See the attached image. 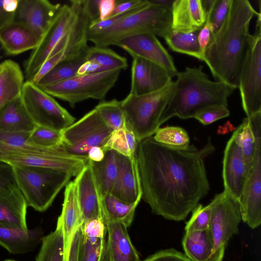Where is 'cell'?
Returning <instances> with one entry per match:
<instances>
[{"label":"cell","mask_w":261,"mask_h":261,"mask_svg":"<svg viewBox=\"0 0 261 261\" xmlns=\"http://www.w3.org/2000/svg\"><path fill=\"white\" fill-rule=\"evenodd\" d=\"M106 151L103 148L95 146L90 149L88 153V159L93 162L101 161L105 157Z\"/></svg>","instance_id":"54"},{"label":"cell","mask_w":261,"mask_h":261,"mask_svg":"<svg viewBox=\"0 0 261 261\" xmlns=\"http://www.w3.org/2000/svg\"><path fill=\"white\" fill-rule=\"evenodd\" d=\"M71 154L59 145L44 147L28 144L6 153L0 159L12 167H37L65 172L76 176L88 161Z\"/></svg>","instance_id":"8"},{"label":"cell","mask_w":261,"mask_h":261,"mask_svg":"<svg viewBox=\"0 0 261 261\" xmlns=\"http://www.w3.org/2000/svg\"><path fill=\"white\" fill-rule=\"evenodd\" d=\"M15 182L28 206L43 212L52 204L61 190L69 182V174L37 167H12Z\"/></svg>","instance_id":"6"},{"label":"cell","mask_w":261,"mask_h":261,"mask_svg":"<svg viewBox=\"0 0 261 261\" xmlns=\"http://www.w3.org/2000/svg\"><path fill=\"white\" fill-rule=\"evenodd\" d=\"M0 67H1V63H0Z\"/></svg>","instance_id":"57"},{"label":"cell","mask_w":261,"mask_h":261,"mask_svg":"<svg viewBox=\"0 0 261 261\" xmlns=\"http://www.w3.org/2000/svg\"><path fill=\"white\" fill-rule=\"evenodd\" d=\"M214 150L210 140L201 149L168 146L153 136L139 143L142 198L154 214L175 221L187 218L210 190L204 160Z\"/></svg>","instance_id":"1"},{"label":"cell","mask_w":261,"mask_h":261,"mask_svg":"<svg viewBox=\"0 0 261 261\" xmlns=\"http://www.w3.org/2000/svg\"><path fill=\"white\" fill-rule=\"evenodd\" d=\"M171 28L181 33H195L204 25L206 14L202 0H174Z\"/></svg>","instance_id":"22"},{"label":"cell","mask_w":261,"mask_h":261,"mask_svg":"<svg viewBox=\"0 0 261 261\" xmlns=\"http://www.w3.org/2000/svg\"><path fill=\"white\" fill-rule=\"evenodd\" d=\"M4 261H16L15 260H12V259H7V260H5Z\"/></svg>","instance_id":"56"},{"label":"cell","mask_w":261,"mask_h":261,"mask_svg":"<svg viewBox=\"0 0 261 261\" xmlns=\"http://www.w3.org/2000/svg\"><path fill=\"white\" fill-rule=\"evenodd\" d=\"M108 70L96 62L86 61L79 68L76 75L94 73Z\"/></svg>","instance_id":"53"},{"label":"cell","mask_w":261,"mask_h":261,"mask_svg":"<svg viewBox=\"0 0 261 261\" xmlns=\"http://www.w3.org/2000/svg\"><path fill=\"white\" fill-rule=\"evenodd\" d=\"M149 4L163 8L171 12L173 0H147Z\"/></svg>","instance_id":"55"},{"label":"cell","mask_w":261,"mask_h":261,"mask_svg":"<svg viewBox=\"0 0 261 261\" xmlns=\"http://www.w3.org/2000/svg\"><path fill=\"white\" fill-rule=\"evenodd\" d=\"M230 3V0H212L211 5L204 8L206 14V21L212 25L214 33L220 28L225 19Z\"/></svg>","instance_id":"43"},{"label":"cell","mask_w":261,"mask_h":261,"mask_svg":"<svg viewBox=\"0 0 261 261\" xmlns=\"http://www.w3.org/2000/svg\"><path fill=\"white\" fill-rule=\"evenodd\" d=\"M258 13L248 0H230L226 18L211 35L204 54L203 61L216 81L238 88L250 23Z\"/></svg>","instance_id":"2"},{"label":"cell","mask_w":261,"mask_h":261,"mask_svg":"<svg viewBox=\"0 0 261 261\" xmlns=\"http://www.w3.org/2000/svg\"><path fill=\"white\" fill-rule=\"evenodd\" d=\"M74 181L83 223L91 218H102L103 195L90 160L75 176Z\"/></svg>","instance_id":"17"},{"label":"cell","mask_w":261,"mask_h":261,"mask_svg":"<svg viewBox=\"0 0 261 261\" xmlns=\"http://www.w3.org/2000/svg\"><path fill=\"white\" fill-rule=\"evenodd\" d=\"M62 131L36 125L30 133L28 143L34 146L52 147L61 145Z\"/></svg>","instance_id":"40"},{"label":"cell","mask_w":261,"mask_h":261,"mask_svg":"<svg viewBox=\"0 0 261 261\" xmlns=\"http://www.w3.org/2000/svg\"><path fill=\"white\" fill-rule=\"evenodd\" d=\"M121 71V69H114L76 75L41 89L53 97L64 100L74 107L77 103L89 99L103 100L116 83Z\"/></svg>","instance_id":"7"},{"label":"cell","mask_w":261,"mask_h":261,"mask_svg":"<svg viewBox=\"0 0 261 261\" xmlns=\"http://www.w3.org/2000/svg\"><path fill=\"white\" fill-rule=\"evenodd\" d=\"M199 31L198 34V41L204 57V54L211 36L214 33V29L212 25L206 21L204 25Z\"/></svg>","instance_id":"52"},{"label":"cell","mask_w":261,"mask_h":261,"mask_svg":"<svg viewBox=\"0 0 261 261\" xmlns=\"http://www.w3.org/2000/svg\"><path fill=\"white\" fill-rule=\"evenodd\" d=\"M211 211L210 203L204 206L199 203L192 211V216L186 223L185 231L208 229L211 218Z\"/></svg>","instance_id":"42"},{"label":"cell","mask_w":261,"mask_h":261,"mask_svg":"<svg viewBox=\"0 0 261 261\" xmlns=\"http://www.w3.org/2000/svg\"><path fill=\"white\" fill-rule=\"evenodd\" d=\"M40 39L24 25L14 21L0 30V44L6 54L17 55L34 49Z\"/></svg>","instance_id":"25"},{"label":"cell","mask_w":261,"mask_h":261,"mask_svg":"<svg viewBox=\"0 0 261 261\" xmlns=\"http://www.w3.org/2000/svg\"><path fill=\"white\" fill-rule=\"evenodd\" d=\"M80 0L70 1L61 6L38 45L33 50L24 64L25 81H30L42 64L75 22L79 14Z\"/></svg>","instance_id":"13"},{"label":"cell","mask_w":261,"mask_h":261,"mask_svg":"<svg viewBox=\"0 0 261 261\" xmlns=\"http://www.w3.org/2000/svg\"><path fill=\"white\" fill-rule=\"evenodd\" d=\"M86 50L75 58L65 60L58 63L36 85L42 88L76 76L80 67L86 61Z\"/></svg>","instance_id":"32"},{"label":"cell","mask_w":261,"mask_h":261,"mask_svg":"<svg viewBox=\"0 0 261 261\" xmlns=\"http://www.w3.org/2000/svg\"><path fill=\"white\" fill-rule=\"evenodd\" d=\"M15 184L12 167L0 161V190Z\"/></svg>","instance_id":"49"},{"label":"cell","mask_w":261,"mask_h":261,"mask_svg":"<svg viewBox=\"0 0 261 261\" xmlns=\"http://www.w3.org/2000/svg\"><path fill=\"white\" fill-rule=\"evenodd\" d=\"M132 57L148 60L166 70L172 78L178 72L173 59L157 38L151 34H138L126 37L116 44Z\"/></svg>","instance_id":"15"},{"label":"cell","mask_w":261,"mask_h":261,"mask_svg":"<svg viewBox=\"0 0 261 261\" xmlns=\"http://www.w3.org/2000/svg\"><path fill=\"white\" fill-rule=\"evenodd\" d=\"M118 155L115 151L108 149L101 161H90L103 196L111 194L115 184L118 172Z\"/></svg>","instance_id":"30"},{"label":"cell","mask_w":261,"mask_h":261,"mask_svg":"<svg viewBox=\"0 0 261 261\" xmlns=\"http://www.w3.org/2000/svg\"><path fill=\"white\" fill-rule=\"evenodd\" d=\"M174 82L170 81L162 89L149 94H128L120 101L125 123L140 142L155 134L160 120L172 94Z\"/></svg>","instance_id":"5"},{"label":"cell","mask_w":261,"mask_h":261,"mask_svg":"<svg viewBox=\"0 0 261 261\" xmlns=\"http://www.w3.org/2000/svg\"><path fill=\"white\" fill-rule=\"evenodd\" d=\"M83 223L76 187L73 180L65 187L62 212L57 224L61 227L62 231L66 260L73 236Z\"/></svg>","instance_id":"24"},{"label":"cell","mask_w":261,"mask_h":261,"mask_svg":"<svg viewBox=\"0 0 261 261\" xmlns=\"http://www.w3.org/2000/svg\"><path fill=\"white\" fill-rule=\"evenodd\" d=\"M61 6L47 0H19L14 21L24 25L41 39Z\"/></svg>","instance_id":"19"},{"label":"cell","mask_w":261,"mask_h":261,"mask_svg":"<svg viewBox=\"0 0 261 261\" xmlns=\"http://www.w3.org/2000/svg\"><path fill=\"white\" fill-rule=\"evenodd\" d=\"M82 235L90 240H97L105 238L107 229L102 217H96L85 221L81 225Z\"/></svg>","instance_id":"44"},{"label":"cell","mask_w":261,"mask_h":261,"mask_svg":"<svg viewBox=\"0 0 261 261\" xmlns=\"http://www.w3.org/2000/svg\"><path fill=\"white\" fill-rule=\"evenodd\" d=\"M105 223L107 238L101 261H141L131 242L127 227L118 222Z\"/></svg>","instance_id":"21"},{"label":"cell","mask_w":261,"mask_h":261,"mask_svg":"<svg viewBox=\"0 0 261 261\" xmlns=\"http://www.w3.org/2000/svg\"><path fill=\"white\" fill-rule=\"evenodd\" d=\"M36 261H66L64 240L60 226L57 225L54 231L43 237Z\"/></svg>","instance_id":"34"},{"label":"cell","mask_w":261,"mask_h":261,"mask_svg":"<svg viewBox=\"0 0 261 261\" xmlns=\"http://www.w3.org/2000/svg\"><path fill=\"white\" fill-rule=\"evenodd\" d=\"M224 191L240 202L247 177L241 146L235 132L228 141L222 162Z\"/></svg>","instance_id":"16"},{"label":"cell","mask_w":261,"mask_h":261,"mask_svg":"<svg viewBox=\"0 0 261 261\" xmlns=\"http://www.w3.org/2000/svg\"><path fill=\"white\" fill-rule=\"evenodd\" d=\"M111 194L124 202L139 204L142 190L136 154L128 157L119 154L117 177Z\"/></svg>","instance_id":"20"},{"label":"cell","mask_w":261,"mask_h":261,"mask_svg":"<svg viewBox=\"0 0 261 261\" xmlns=\"http://www.w3.org/2000/svg\"><path fill=\"white\" fill-rule=\"evenodd\" d=\"M19 0H0V30L14 22Z\"/></svg>","instance_id":"46"},{"label":"cell","mask_w":261,"mask_h":261,"mask_svg":"<svg viewBox=\"0 0 261 261\" xmlns=\"http://www.w3.org/2000/svg\"><path fill=\"white\" fill-rule=\"evenodd\" d=\"M27 203L16 184L0 190V225L27 229Z\"/></svg>","instance_id":"23"},{"label":"cell","mask_w":261,"mask_h":261,"mask_svg":"<svg viewBox=\"0 0 261 261\" xmlns=\"http://www.w3.org/2000/svg\"><path fill=\"white\" fill-rule=\"evenodd\" d=\"M176 76L172 94L160 118V125L173 117L194 118L211 106L227 107L228 98L236 89L225 83L211 80L202 65L187 67Z\"/></svg>","instance_id":"3"},{"label":"cell","mask_w":261,"mask_h":261,"mask_svg":"<svg viewBox=\"0 0 261 261\" xmlns=\"http://www.w3.org/2000/svg\"><path fill=\"white\" fill-rule=\"evenodd\" d=\"M106 237L93 241L82 235L79 246V261H101Z\"/></svg>","instance_id":"41"},{"label":"cell","mask_w":261,"mask_h":261,"mask_svg":"<svg viewBox=\"0 0 261 261\" xmlns=\"http://www.w3.org/2000/svg\"><path fill=\"white\" fill-rule=\"evenodd\" d=\"M242 106L247 117L261 112V14L257 15L241 65L239 86Z\"/></svg>","instance_id":"9"},{"label":"cell","mask_w":261,"mask_h":261,"mask_svg":"<svg viewBox=\"0 0 261 261\" xmlns=\"http://www.w3.org/2000/svg\"><path fill=\"white\" fill-rule=\"evenodd\" d=\"M36 126L27 113L20 97L7 103L0 110V130L30 133Z\"/></svg>","instance_id":"28"},{"label":"cell","mask_w":261,"mask_h":261,"mask_svg":"<svg viewBox=\"0 0 261 261\" xmlns=\"http://www.w3.org/2000/svg\"><path fill=\"white\" fill-rule=\"evenodd\" d=\"M113 131L94 108L62 131L61 145L71 154L88 159L92 147L104 148Z\"/></svg>","instance_id":"10"},{"label":"cell","mask_w":261,"mask_h":261,"mask_svg":"<svg viewBox=\"0 0 261 261\" xmlns=\"http://www.w3.org/2000/svg\"><path fill=\"white\" fill-rule=\"evenodd\" d=\"M148 5L149 3L147 0H117L116 5L110 17L142 8Z\"/></svg>","instance_id":"48"},{"label":"cell","mask_w":261,"mask_h":261,"mask_svg":"<svg viewBox=\"0 0 261 261\" xmlns=\"http://www.w3.org/2000/svg\"><path fill=\"white\" fill-rule=\"evenodd\" d=\"M142 261H191L185 254L174 248L160 250Z\"/></svg>","instance_id":"47"},{"label":"cell","mask_w":261,"mask_h":261,"mask_svg":"<svg viewBox=\"0 0 261 261\" xmlns=\"http://www.w3.org/2000/svg\"><path fill=\"white\" fill-rule=\"evenodd\" d=\"M185 255L191 261H215L208 229L186 232L182 240Z\"/></svg>","instance_id":"29"},{"label":"cell","mask_w":261,"mask_h":261,"mask_svg":"<svg viewBox=\"0 0 261 261\" xmlns=\"http://www.w3.org/2000/svg\"><path fill=\"white\" fill-rule=\"evenodd\" d=\"M24 76L18 63L6 60L0 67V110L21 96Z\"/></svg>","instance_id":"27"},{"label":"cell","mask_w":261,"mask_h":261,"mask_svg":"<svg viewBox=\"0 0 261 261\" xmlns=\"http://www.w3.org/2000/svg\"><path fill=\"white\" fill-rule=\"evenodd\" d=\"M40 227L22 229L0 225V245L13 254H23L33 251L43 238Z\"/></svg>","instance_id":"26"},{"label":"cell","mask_w":261,"mask_h":261,"mask_svg":"<svg viewBox=\"0 0 261 261\" xmlns=\"http://www.w3.org/2000/svg\"><path fill=\"white\" fill-rule=\"evenodd\" d=\"M229 114L227 107L213 106L201 110L194 118L204 125H208L218 120L228 117Z\"/></svg>","instance_id":"45"},{"label":"cell","mask_w":261,"mask_h":261,"mask_svg":"<svg viewBox=\"0 0 261 261\" xmlns=\"http://www.w3.org/2000/svg\"><path fill=\"white\" fill-rule=\"evenodd\" d=\"M164 38L173 51L203 61V56L198 41V34L196 32L184 33L172 30Z\"/></svg>","instance_id":"33"},{"label":"cell","mask_w":261,"mask_h":261,"mask_svg":"<svg viewBox=\"0 0 261 261\" xmlns=\"http://www.w3.org/2000/svg\"><path fill=\"white\" fill-rule=\"evenodd\" d=\"M81 237L82 230L81 226L73 236L66 261H79V246Z\"/></svg>","instance_id":"50"},{"label":"cell","mask_w":261,"mask_h":261,"mask_svg":"<svg viewBox=\"0 0 261 261\" xmlns=\"http://www.w3.org/2000/svg\"><path fill=\"white\" fill-rule=\"evenodd\" d=\"M129 94L142 95L155 92L172 80L163 68L146 59L133 56Z\"/></svg>","instance_id":"18"},{"label":"cell","mask_w":261,"mask_h":261,"mask_svg":"<svg viewBox=\"0 0 261 261\" xmlns=\"http://www.w3.org/2000/svg\"><path fill=\"white\" fill-rule=\"evenodd\" d=\"M211 218L208 228L213 242L215 261H222L230 239L239 232L242 220L239 202L225 191L211 202Z\"/></svg>","instance_id":"12"},{"label":"cell","mask_w":261,"mask_h":261,"mask_svg":"<svg viewBox=\"0 0 261 261\" xmlns=\"http://www.w3.org/2000/svg\"><path fill=\"white\" fill-rule=\"evenodd\" d=\"M153 138L158 142L173 147H184L190 143L187 132L179 126L159 128Z\"/></svg>","instance_id":"39"},{"label":"cell","mask_w":261,"mask_h":261,"mask_svg":"<svg viewBox=\"0 0 261 261\" xmlns=\"http://www.w3.org/2000/svg\"><path fill=\"white\" fill-rule=\"evenodd\" d=\"M138 204L124 202L111 194L105 195L102 206L104 222H118L129 227L133 222Z\"/></svg>","instance_id":"31"},{"label":"cell","mask_w":261,"mask_h":261,"mask_svg":"<svg viewBox=\"0 0 261 261\" xmlns=\"http://www.w3.org/2000/svg\"><path fill=\"white\" fill-rule=\"evenodd\" d=\"M116 3L117 0H98V19L105 20L109 18L111 16Z\"/></svg>","instance_id":"51"},{"label":"cell","mask_w":261,"mask_h":261,"mask_svg":"<svg viewBox=\"0 0 261 261\" xmlns=\"http://www.w3.org/2000/svg\"><path fill=\"white\" fill-rule=\"evenodd\" d=\"M234 132L241 146L245 160L247 182L252 167L255 145V137L249 118L247 117L245 118Z\"/></svg>","instance_id":"37"},{"label":"cell","mask_w":261,"mask_h":261,"mask_svg":"<svg viewBox=\"0 0 261 261\" xmlns=\"http://www.w3.org/2000/svg\"><path fill=\"white\" fill-rule=\"evenodd\" d=\"M86 61L97 63L107 70L126 69L127 59L108 47L88 46L86 50Z\"/></svg>","instance_id":"36"},{"label":"cell","mask_w":261,"mask_h":261,"mask_svg":"<svg viewBox=\"0 0 261 261\" xmlns=\"http://www.w3.org/2000/svg\"><path fill=\"white\" fill-rule=\"evenodd\" d=\"M172 30L171 12L149 4L108 29L88 33V40L94 46L107 47L115 45L123 38L138 34H151L164 38Z\"/></svg>","instance_id":"4"},{"label":"cell","mask_w":261,"mask_h":261,"mask_svg":"<svg viewBox=\"0 0 261 261\" xmlns=\"http://www.w3.org/2000/svg\"><path fill=\"white\" fill-rule=\"evenodd\" d=\"M95 109L101 117L113 130L122 128L125 122L124 112L120 101L114 99L110 100H102Z\"/></svg>","instance_id":"38"},{"label":"cell","mask_w":261,"mask_h":261,"mask_svg":"<svg viewBox=\"0 0 261 261\" xmlns=\"http://www.w3.org/2000/svg\"><path fill=\"white\" fill-rule=\"evenodd\" d=\"M139 143L125 122L122 128L113 131L103 149L113 150L121 155L131 157L136 154Z\"/></svg>","instance_id":"35"},{"label":"cell","mask_w":261,"mask_h":261,"mask_svg":"<svg viewBox=\"0 0 261 261\" xmlns=\"http://www.w3.org/2000/svg\"><path fill=\"white\" fill-rule=\"evenodd\" d=\"M20 98L36 125L63 131L75 122V118L53 96L32 82H24Z\"/></svg>","instance_id":"11"},{"label":"cell","mask_w":261,"mask_h":261,"mask_svg":"<svg viewBox=\"0 0 261 261\" xmlns=\"http://www.w3.org/2000/svg\"><path fill=\"white\" fill-rule=\"evenodd\" d=\"M248 118L255 137L254 158L239 203L242 220L255 229L261 223V112Z\"/></svg>","instance_id":"14"}]
</instances>
